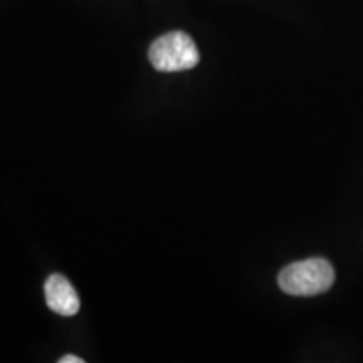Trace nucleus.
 Here are the masks:
<instances>
[{
  "label": "nucleus",
  "instance_id": "1",
  "mask_svg": "<svg viewBox=\"0 0 363 363\" xmlns=\"http://www.w3.org/2000/svg\"><path fill=\"white\" fill-rule=\"evenodd\" d=\"M335 269L323 257H310L286 266L278 276V284L291 296H316L335 284Z\"/></svg>",
  "mask_w": 363,
  "mask_h": 363
},
{
  "label": "nucleus",
  "instance_id": "2",
  "mask_svg": "<svg viewBox=\"0 0 363 363\" xmlns=\"http://www.w3.org/2000/svg\"><path fill=\"white\" fill-rule=\"evenodd\" d=\"M148 59L157 71L179 72L197 66L201 54L189 34L175 30V33L163 34L150 45Z\"/></svg>",
  "mask_w": 363,
  "mask_h": 363
},
{
  "label": "nucleus",
  "instance_id": "3",
  "mask_svg": "<svg viewBox=\"0 0 363 363\" xmlns=\"http://www.w3.org/2000/svg\"><path fill=\"white\" fill-rule=\"evenodd\" d=\"M45 303L61 316H74L79 311V296L62 274H52L44 284Z\"/></svg>",
  "mask_w": 363,
  "mask_h": 363
},
{
  "label": "nucleus",
  "instance_id": "4",
  "mask_svg": "<svg viewBox=\"0 0 363 363\" xmlns=\"http://www.w3.org/2000/svg\"><path fill=\"white\" fill-rule=\"evenodd\" d=\"M59 362H61V363H83L84 360H83V358L74 357V355H66V357H62Z\"/></svg>",
  "mask_w": 363,
  "mask_h": 363
}]
</instances>
